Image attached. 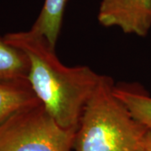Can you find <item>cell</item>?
<instances>
[{"instance_id": "1", "label": "cell", "mask_w": 151, "mask_h": 151, "mask_svg": "<svg viewBox=\"0 0 151 151\" xmlns=\"http://www.w3.org/2000/svg\"><path fill=\"white\" fill-rule=\"evenodd\" d=\"M4 37L27 55L30 65L28 80L47 112L62 128L76 131L102 75L86 65H65L55 54V48L31 29Z\"/></svg>"}, {"instance_id": "2", "label": "cell", "mask_w": 151, "mask_h": 151, "mask_svg": "<svg viewBox=\"0 0 151 151\" xmlns=\"http://www.w3.org/2000/svg\"><path fill=\"white\" fill-rule=\"evenodd\" d=\"M113 79L101 76L76 131L73 151H144L149 129L115 96Z\"/></svg>"}, {"instance_id": "3", "label": "cell", "mask_w": 151, "mask_h": 151, "mask_svg": "<svg viewBox=\"0 0 151 151\" xmlns=\"http://www.w3.org/2000/svg\"><path fill=\"white\" fill-rule=\"evenodd\" d=\"M75 134L60 126L40 103L0 124V151H73Z\"/></svg>"}, {"instance_id": "4", "label": "cell", "mask_w": 151, "mask_h": 151, "mask_svg": "<svg viewBox=\"0 0 151 151\" xmlns=\"http://www.w3.org/2000/svg\"><path fill=\"white\" fill-rule=\"evenodd\" d=\"M97 19L105 27L145 37L151 29V0H102Z\"/></svg>"}, {"instance_id": "5", "label": "cell", "mask_w": 151, "mask_h": 151, "mask_svg": "<svg viewBox=\"0 0 151 151\" xmlns=\"http://www.w3.org/2000/svg\"><path fill=\"white\" fill-rule=\"evenodd\" d=\"M40 103L29 81L0 82V124L22 109Z\"/></svg>"}, {"instance_id": "6", "label": "cell", "mask_w": 151, "mask_h": 151, "mask_svg": "<svg viewBox=\"0 0 151 151\" xmlns=\"http://www.w3.org/2000/svg\"><path fill=\"white\" fill-rule=\"evenodd\" d=\"M29 67L27 55L0 36V82L29 81Z\"/></svg>"}, {"instance_id": "7", "label": "cell", "mask_w": 151, "mask_h": 151, "mask_svg": "<svg viewBox=\"0 0 151 151\" xmlns=\"http://www.w3.org/2000/svg\"><path fill=\"white\" fill-rule=\"evenodd\" d=\"M67 1L45 0L42 9L31 27L35 32L45 36L54 48L61 29Z\"/></svg>"}, {"instance_id": "8", "label": "cell", "mask_w": 151, "mask_h": 151, "mask_svg": "<svg viewBox=\"0 0 151 151\" xmlns=\"http://www.w3.org/2000/svg\"><path fill=\"white\" fill-rule=\"evenodd\" d=\"M115 96L129 110L136 120L151 131V97L129 86H114Z\"/></svg>"}, {"instance_id": "9", "label": "cell", "mask_w": 151, "mask_h": 151, "mask_svg": "<svg viewBox=\"0 0 151 151\" xmlns=\"http://www.w3.org/2000/svg\"><path fill=\"white\" fill-rule=\"evenodd\" d=\"M144 151H151V131L149 130L145 139Z\"/></svg>"}]
</instances>
